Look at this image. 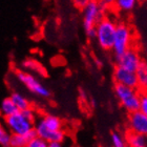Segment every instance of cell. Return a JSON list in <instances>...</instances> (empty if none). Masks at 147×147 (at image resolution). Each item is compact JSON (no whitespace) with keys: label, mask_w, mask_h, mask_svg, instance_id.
I'll list each match as a JSON object with an SVG mask.
<instances>
[{"label":"cell","mask_w":147,"mask_h":147,"mask_svg":"<svg viewBox=\"0 0 147 147\" xmlns=\"http://www.w3.org/2000/svg\"><path fill=\"white\" fill-rule=\"evenodd\" d=\"M34 131L38 138L47 143L63 142L66 136L62 120L51 113L43 115L36 119L34 123Z\"/></svg>","instance_id":"cell-1"},{"label":"cell","mask_w":147,"mask_h":147,"mask_svg":"<svg viewBox=\"0 0 147 147\" xmlns=\"http://www.w3.org/2000/svg\"><path fill=\"white\" fill-rule=\"evenodd\" d=\"M117 22L109 17H103L96 25V38L97 43L101 49L109 51L113 49V38L116 33Z\"/></svg>","instance_id":"cell-2"},{"label":"cell","mask_w":147,"mask_h":147,"mask_svg":"<svg viewBox=\"0 0 147 147\" xmlns=\"http://www.w3.org/2000/svg\"><path fill=\"white\" fill-rule=\"evenodd\" d=\"M113 92L120 105L126 111H128L129 113L138 111L140 106V94H141L138 88H130L116 84Z\"/></svg>","instance_id":"cell-3"},{"label":"cell","mask_w":147,"mask_h":147,"mask_svg":"<svg viewBox=\"0 0 147 147\" xmlns=\"http://www.w3.org/2000/svg\"><path fill=\"white\" fill-rule=\"evenodd\" d=\"M134 41V32L132 28L127 23L120 22L117 23L116 33L113 43V52L116 57H119L122 54L131 49V43Z\"/></svg>","instance_id":"cell-4"},{"label":"cell","mask_w":147,"mask_h":147,"mask_svg":"<svg viewBox=\"0 0 147 147\" xmlns=\"http://www.w3.org/2000/svg\"><path fill=\"white\" fill-rule=\"evenodd\" d=\"M107 2H98V1H88L85 7L82 9L83 14V28L85 32L94 30L96 25L103 17L106 9Z\"/></svg>","instance_id":"cell-5"},{"label":"cell","mask_w":147,"mask_h":147,"mask_svg":"<svg viewBox=\"0 0 147 147\" xmlns=\"http://www.w3.org/2000/svg\"><path fill=\"white\" fill-rule=\"evenodd\" d=\"M15 76L19 82H21L32 94L38 96L40 98H49L51 97V90L44 84L40 82L34 75L22 71V69H16Z\"/></svg>","instance_id":"cell-6"},{"label":"cell","mask_w":147,"mask_h":147,"mask_svg":"<svg viewBox=\"0 0 147 147\" xmlns=\"http://www.w3.org/2000/svg\"><path fill=\"white\" fill-rule=\"evenodd\" d=\"M4 126L11 135L23 136L34 130V123L26 119L21 111H17L12 116L4 118Z\"/></svg>","instance_id":"cell-7"},{"label":"cell","mask_w":147,"mask_h":147,"mask_svg":"<svg viewBox=\"0 0 147 147\" xmlns=\"http://www.w3.org/2000/svg\"><path fill=\"white\" fill-rule=\"evenodd\" d=\"M116 59L117 66L124 68L126 71H134V73L137 71V68L142 61L139 53L135 49H129L121 56L116 57Z\"/></svg>","instance_id":"cell-8"},{"label":"cell","mask_w":147,"mask_h":147,"mask_svg":"<svg viewBox=\"0 0 147 147\" xmlns=\"http://www.w3.org/2000/svg\"><path fill=\"white\" fill-rule=\"evenodd\" d=\"M127 126L130 131L147 137V117L144 116L141 111L138 110L128 113Z\"/></svg>","instance_id":"cell-9"},{"label":"cell","mask_w":147,"mask_h":147,"mask_svg":"<svg viewBox=\"0 0 147 147\" xmlns=\"http://www.w3.org/2000/svg\"><path fill=\"white\" fill-rule=\"evenodd\" d=\"M113 80L116 84H119V85L130 87V88H138L137 77H136V73L134 71H126L124 68L116 66L113 71Z\"/></svg>","instance_id":"cell-10"},{"label":"cell","mask_w":147,"mask_h":147,"mask_svg":"<svg viewBox=\"0 0 147 147\" xmlns=\"http://www.w3.org/2000/svg\"><path fill=\"white\" fill-rule=\"evenodd\" d=\"M124 137L128 147H147V137L145 136L128 130Z\"/></svg>","instance_id":"cell-11"},{"label":"cell","mask_w":147,"mask_h":147,"mask_svg":"<svg viewBox=\"0 0 147 147\" xmlns=\"http://www.w3.org/2000/svg\"><path fill=\"white\" fill-rule=\"evenodd\" d=\"M135 73L138 82V89L145 92L147 88V62L142 60Z\"/></svg>","instance_id":"cell-12"},{"label":"cell","mask_w":147,"mask_h":147,"mask_svg":"<svg viewBox=\"0 0 147 147\" xmlns=\"http://www.w3.org/2000/svg\"><path fill=\"white\" fill-rule=\"evenodd\" d=\"M9 98L13 101V103L15 104L18 111H22V110H25L28 109V108H31L30 100L28 98H25L24 96L20 94L19 92H14Z\"/></svg>","instance_id":"cell-13"},{"label":"cell","mask_w":147,"mask_h":147,"mask_svg":"<svg viewBox=\"0 0 147 147\" xmlns=\"http://www.w3.org/2000/svg\"><path fill=\"white\" fill-rule=\"evenodd\" d=\"M35 137H37V136L34 130L28 132V135H23V136L12 135V138H11V147H25V145L28 143V141H31L32 139H34Z\"/></svg>","instance_id":"cell-14"},{"label":"cell","mask_w":147,"mask_h":147,"mask_svg":"<svg viewBox=\"0 0 147 147\" xmlns=\"http://www.w3.org/2000/svg\"><path fill=\"white\" fill-rule=\"evenodd\" d=\"M17 111H18V109L16 108L15 104L13 103V101L11 100L9 97L4 98L1 101V104H0V115L3 118H7V117L12 116L15 113H17Z\"/></svg>","instance_id":"cell-15"},{"label":"cell","mask_w":147,"mask_h":147,"mask_svg":"<svg viewBox=\"0 0 147 147\" xmlns=\"http://www.w3.org/2000/svg\"><path fill=\"white\" fill-rule=\"evenodd\" d=\"M110 144H111V147H128L124 135L117 130L113 131L110 135Z\"/></svg>","instance_id":"cell-16"},{"label":"cell","mask_w":147,"mask_h":147,"mask_svg":"<svg viewBox=\"0 0 147 147\" xmlns=\"http://www.w3.org/2000/svg\"><path fill=\"white\" fill-rule=\"evenodd\" d=\"M11 138H12V135L6 129L4 124L0 123V146L11 147Z\"/></svg>","instance_id":"cell-17"},{"label":"cell","mask_w":147,"mask_h":147,"mask_svg":"<svg viewBox=\"0 0 147 147\" xmlns=\"http://www.w3.org/2000/svg\"><path fill=\"white\" fill-rule=\"evenodd\" d=\"M115 5L122 12H130L137 5L136 0H117Z\"/></svg>","instance_id":"cell-18"},{"label":"cell","mask_w":147,"mask_h":147,"mask_svg":"<svg viewBox=\"0 0 147 147\" xmlns=\"http://www.w3.org/2000/svg\"><path fill=\"white\" fill-rule=\"evenodd\" d=\"M22 66L25 68V69H28V71H42L40 65L37 63V61L35 60H32V59H28V60H24L22 62Z\"/></svg>","instance_id":"cell-19"},{"label":"cell","mask_w":147,"mask_h":147,"mask_svg":"<svg viewBox=\"0 0 147 147\" xmlns=\"http://www.w3.org/2000/svg\"><path fill=\"white\" fill-rule=\"evenodd\" d=\"M139 111H141L144 116L147 117V92H141V94H140Z\"/></svg>","instance_id":"cell-20"},{"label":"cell","mask_w":147,"mask_h":147,"mask_svg":"<svg viewBox=\"0 0 147 147\" xmlns=\"http://www.w3.org/2000/svg\"><path fill=\"white\" fill-rule=\"evenodd\" d=\"M49 143L45 142L42 139L35 137L34 139H32L31 141H28V143L25 145V147H47Z\"/></svg>","instance_id":"cell-21"},{"label":"cell","mask_w":147,"mask_h":147,"mask_svg":"<svg viewBox=\"0 0 147 147\" xmlns=\"http://www.w3.org/2000/svg\"><path fill=\"white\" fill-rule=\"evenodd\" d=\"M21 113H22V115L26 118V119L30 120L31 122L35 123L37 117H36V113H35V110L33 109V108L31 107V108H28V109H25V110H22Z\"/></svg>","instance_id":"cell-22"},{"label":"cell","mask_w":147,"mask_h":147,"mask_svg":"<svg viewBox=\"0 0 147 147\" xmlns=\"http://www.w3.org/2000/svg\"><path fill=\"white\" fill-rule=\"evenodd\" d=\"M87 0H76V1H74V3H75V5L78 6V7H80L81 9H83L84 7H85V5L87 4Z\"/></svg>","instance_id":"cell-23"},{"label":"cell","mask_w":147,"mask_h":147,"mask_svg":"<svg viewBox=\"0 0 147 147\" xmlns=\"http://www.w3.org/2000/svg\"><path fill=\"white\" fill-rule=\"evenodd\" d=\"M47 147H65L63 145V142H53V143H49Z\"/></svg>","instance_id":"cell-24"},{"label":"cell","mask_w":147,"mask_h":147,"mask_svg":"<svg viewBox=\"0 0 147 147\" xmlns=\"http://www.w3.org/2000/svg\"><path fill=\"white\" fill-rule=\"evenodd\" d=\"M145 92H147V88H146V90H145Z\"/></svg>","instance_id":"cell-25"}]
</instances>
